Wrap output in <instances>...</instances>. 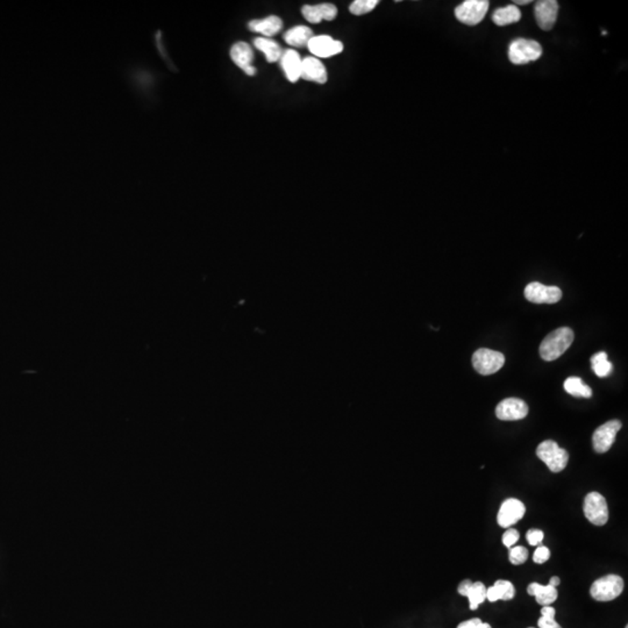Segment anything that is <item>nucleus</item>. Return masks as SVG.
I'll use <instances>...</instances> for the list:
<instances>
[{
  "instance_id": "obj_1",
  "label": "nucleus",
  "mask_w": 628,
  "mask_h": 628,
  "mask_svg": "<svg viewBox=\"0 0 628 628\" xmlns=\"http://www.w3.org/2000/svg\"><path fill=\"white\" fill-rule=\"evenodd\" d=\"M574 332L569 327H560L548 334L540 345L538 353L547 362L555 361L567 352L574 341Z\"/></svg>"
},
{
  "instance_id": "obj_32",
  "label": "nucleus",
  "mask_w": 628,
  "mask_h": 628,
  "mask_svg": "<svg viewBox=\"0 0 628 628\" xmlns=\"http://www.w3.org/2000/svg\"><path fill=\"white\" fill-rule=\"evenodd\" d=\"M526 538L531 546H538L543 540V532L540 529H529L526 534Z\"/></svg>"
},
{
  "instance_id": "obj_19",
  "label": "nucleus",
  "mask_w": 628,
  "mask_h": 628,
  "mask_svg": "<svg viewBox=\"0 0 628 628\" xmlns=\"http://www.w3.org/2000/svg\"><path fill=\"white\" fill-rule=\"evenodd\" d=\"M528 595L534 596L538 604L542 606H550V604H553L557 600V590L552 585H541L538 583H532L528 585Z\"/></svg>"
},
{
  "instance_id": "obj_14",
  "label": "nucleus",
  "mask_w": 628,
  "mask_h": 628,
  "mask_svg": "<svg viewBox=\"0 0 628 628\" xmlns=\"http://www.w3.org/2000/svg\"><path fill=\"white\" fill-rule=\"evenodd\" d=\"M230 58L233 60L234 63L239 68L244 70V74L248 76H255L256 69L253 63L254 60V53L251 46L247 42H237L230 49Z\"/></svg>"
},
{
  "instance_id": "obj_8",
  "label": "nucleus",
  "mask_w": 628,
  "mask_h": 628,
  "mask_svg": "<svg viewBox=\"0 0 628 628\" xmlns=\"http://www.w3.org/2000/svg\"><path fill=\"white\" fill-rule=\"evenodd\" d=\"M525 297L534 304H555L562 298L560 287H547L538 282H533L525 287Z\"/></svg>"
},
{
  "instance_id": "obj_15",
  "label": "nucleus",
  "mask_w": 628,
  "mask_h": 628,
  "mask_svg": "<svg viewBox=\"0 0 628 628\" xmlns=\"http://www.w3.org/2000/svg\"><path fill=\"white\" fill-rule=\"evenodd\" d=\"M302 15L311 24H319L323 20L332 22L338 15V8L333 4L305 5Z\"/></svg>"
},
{
  "instance_id": "obj_33",
  "label": "nucleus",
  "mask_w": 628,
  "mask_h": 628,
  "mask_svg": "<svg viewBox=\"0 0 628 628\" xmlns=\"http://www.w3.org/2000/svg\"><path fill=\"white\" fill-rule=\"evenodd\" d=\"M457 628H492L490 625L483 622L481 619L474 618L470 620L464 621L457 626Z\"/></svg>"
},
{
  "instance_id": "obj_26",
  "label": "nucleus",
  "mask_w": 628,
  "mask_h": 628,
  "mask_svg": "<svg viewBox=\"0 0 628 628\" xmlns=\"http://www.w3.org/2000/svg\"><path fill=\"white\" fill-rule=\"evenodd\" d=\"M591 366H593L595 373L600 378L609 376L612 373V370H613V366H612V363L609 362L607 354L605 352L595 354L591 357Z\"/></svg>"
},
{
  "instance_id": "obj_29",
  "label": "nucleus",
  "mask_w": 628,
  "mask_h": 628,
  "mask_svg": "<svg viewBox=\"0 0 628 628\" xmlns=\"http://www.w3.org/2000/svg\"><path fill=\"white\" fill-rule=\"evenodd\" d=\"M510 562L514 566H519V564H523L527 561L528 559V550L527 548H525L523 546L518 547H512L510 548Z\"/></svg>"
},
{
  "instance_id": "obj_25",
  "label": "nucleus",
  "mask_w": 628,
  "mask_h": 628,
  "mask_svg": "<svg viewBox=\"0 0 628 628\" xmlns=\"http://www.w3.org/2000/svg\"><path fill=\"white\" fill-rule=\"evenodd\" d=\"M464 596L468 597L469 600L470 610H477L478 606L486 600V588L482 582L471 583Z\"/></svg>"
},
{
  "instance_id": "obj_9",
  "label": "nucleus",
  "mask_w": 628,
  "mask_h": 628,
  "mask_svg": "<svg viewBox=\"0 0 628 628\" xmlns=\"http://www.w3.org/2000/svg\"><path fill=\"white\" fill-rule=\"evenodd\" d=\"M620 421H610L597 428L593 435V445L595 452L604 454L609 452L616 441L618 432L620 431Z\"/></svg>"
},
{
  "instance_id": "obj_36",
  "label": "nucleus",
  "mask_w": 628,
  "mask_h": 628,
  "mask_svg": "<svg viewBox=\"0 0 628 628\" xmlns=\"http://www.w3.org/2000/svg\"><path fill=\"white\" fill-rule=\"evenodd\" d=\"M529 3H531L529 0H516V1H514V4L516 5H528Z\"/></svg>"
},
{
  "instance_id": "obj_7",
  "label": "nucleus",
  "mask_w": 628,
  "mask_h": 628,
  "mask_svg": "<svg viewBox=\"0 0 628 628\" xmlns=\"http://www.w3.org/2000/svg\"><path fill=\"white\" fill-rule=\"evenodd\" d=\"M583 511L585 518L596 526H604L609 520L606 499L600 492H590L585 497Z\"/></svg>"
},
{
  "instance_id": "obj_16",
  "label": "nucleus",
  "mask_w": 628,
  "mask_h": 628,
  "mask_svg": "<svg viewBox=\"0 0 628 628\" xmlns=\"http://www.w3.org/2000/svg\"><path fill=\"white\" fill-rule=\"evenodd\" d=\"M280 61L287 78L291 83L298 82L300 75H302L303 65V60L298 53L294 49H287L284 51Z\"/></svg>"
},
{
  "instance_id": "obj_35",
  "label": "nucleus",
  "mask_w": 628,
  "mask_h": 628,
  "mask_svg": "<svg viewBox=\"0 0 628 628\" xmlns=\"http://www.w3.org/2000/svg\"><path fill=\"white\" fill-rule=\"evenodd\" d=\"M561 579L557 577V576H553V577L550 578V585L554 586V588H557L559 585H560Z\"/></svg>"
},
{
  "instance_id": "obj_22",
  "label": "nucleus",
  "mask_w": 628,
  "mask_h": 628,
  "mask_svg": "<svg viewBox=\"0 0 628 628\" xmlns=\"http://www.w3.org/2000/svg\"><path fill=\"white\" fill-rule=\"evenodd\" d=\"M254 44L260 51H262L266 56V61L269 63H275L280 61L284 51L280 48V44L276 41L269 39V37H257L254 40Z\"/></svg>"
},
{
  "instance_id": "obj_27",
  "label": "nucleus",
  "mask_w": 628,
  "mask_h": 628,
  "mask_svg": "<svg viewBox=\"0 0 628 628\" xmlns=\"http://www.w3.org/2000/svg\"><path fill=\"white\" fill-rule=\"evenodd\" d=\"M557 611L554 607L543 606L541 610V618L538 619V626L540 628H562L560 624L555 620Z\"/></svg>"
},
{
  "instance_id": "obj_3",
  "label": "nucleus",
  "mask_w": 628,
  "mask_h": 628,
  "mask_svg": "<svg viewBox=\"0 0 628 628\" xmlns=\"http://www.w3.org/2000/svg\"><path fill=\"white\" fill-rule=\"evenodd\" d=\"M536 455L542 462L546 464L553 473H560L567 467L569 461V454L567 450L561 448L557 442L552 440H546L541 442L536 449Z\"/></svg>"
},
{
  "instance_id": "obj_18",
  "label": "nucleus",
  "mask_w": 628,
  "mask_h": 628,
  "mask_svg": "<svg viewBox=\"0 0 628 628\" xmlns=\"http://www.w3.org/2000/svg\"><path fill=\"white\" fill-rule=\"evenodd\" d=\"M248 28L251 29V32L262 34L263 37L270 39L271 36L276 35L277 33L282 31L283 22L277 15H270L268 18L253 20L248 24Z\"/></svg>"
},
{
  "instance_id": "obj_5",
  "label": "nucleus",
  "mask_w": 628,
  "mask_h": 628,
  "mask_svg": "<svg viewBox=\"0 0 628 628\" xmlns=\"http://www.w3.org/2000/svg\"><path fill=\"white\" fill-rule=\"evenodd\" d=\"M489 6L488 0H466L455 8L456 19L464 25H478L488 13Z\"/></svg>"
},
{
  "instance_id": "obj_30",
  "label": "nucleus",
  "mask_w": 628,
  "mask_h": 628,
  "mask_svg": "<svg viewBox=\"0 0 628 628\" xmlns=\"http://www.w3.org/2000/svg\"><path fill=\"white\" fill-rule=\"evenodd\" d=\"M519 532L517 529H514V528H509L504 535H502V543L507 547V548H511V547H514L516 543H517L518 540H519Z\"/></svg>"
},
{
  "instance_id": "obj_10",
  "label": "nucleus",
  "mask_w": 628,
  "mask_h": 628,
  "mask_svg": "<svg viewBox=\"0 0 628 628\" xmlns=\"http://www.w3.org/2000/svg\"><path fill=\"white\" fill-rule=\"evenodd\" d=\"M526 507L520 500L516 498L507 499L499 509L497 521L502 528H511L518 521L524 518Z\"/></svg>"
},
{
  "instance_id": "obj_24",
  "label": "nucleus",
  "mask_w": 628,
  "mask_h": 628,
  "mask_svg": "<svg viewBox=\"0 0 628 628\" xmlns=\"http://www.w3.org/2000/svg\"><path fill=\"white\" fill-rule=\"evenodd\" d=\"M564 390L569 395L578 397V398H590L593 396V390L588 385H585L579 377H569L564 382Z\"/></svg>"
},
{
  "instance_id": "obj_11",
  "label": "nucleus",
  "mask_w": 628,
  "mask_h": 628,
  "mask_svg": "<svg viewBox=\"0 0 628 628\" xmlns=\"http://www.w3.org/2000/svg\"><path fill=\"white\" fill-rule=\"evenodd\" d=\"M528 414V406L524 400L518 398L504 399L495 407V416L499 421H521Z\"/></svg>"
},
{
  "instance_id": "obj_6",
  "label": "nucleus",
  "mask_w": 628,
  "mask_h": 628,
  "mask_svg": "<svg viewBox=\"0 0 628 628\" xmlns=\"http://www.w3.org/2000/svg\"><path fill=\"white\" fill-rule=\"evenodd\" d=\"M505 364V356L502 353L488 348L476 350L473 355V366L481 375L489 376L497 373Z\"/></svg>"
},
{
  "instance_id": "obj_23",
  "label": "nucleus",
  "mask_w": 628,
  "mask_h": 628,
  "mask_svg": "<svg viewBox=\"0 0 628 628\" xmlns=\"http://www.w3.org/2000/svg\"><path fill=\"white\" fill-rule=\"evenodd\" d=\"M521 12L516 5L499 8L492 15V22L497 26H507L520 22Z\"/></svg>"
},
{
  "instance_id": "obj_21",
  "label": "nucleus",
  "mask_w": 628,
  "mask_h": 628,
  "mask_svg": "<svg viewBox=\"0 0 628 628\" xmlns=\"http://www.w3.org/2000/svg\"><path fill=\"white\" fill-rule=\"evenodd\" d=\"M313 36L312 29L307 26H296L284 34V40L292 47L302 48L309 44Z\"/></svg>"
},
{
  "instance_id": "obj_12",
  "label": "nucleus",
  "mask_w": 628,
  "mask_h": 628,
  "mask_svg": "<svg viewBox=\"0 0 628 628\" xmlns=\"http://www.w3.org/2000/svg\"><path fill=\"white\" fill-rule=\"evenodd\" d=\"M307 48L316 58H327L342 53L343 44L328 35L313 36Z\"/></svg>"
},
{
  "instance_id": "obj_34",
  "label": "nucleus",
  "mask_w": 628,
  "mask_h": 628,
  "mask_svg": "<svg viewBox=\"0 0 628 628\" xmlns=\"http://www.w3.org/2000/svg\"><path fill=\"white\" fill-rule=\"evenodd\" d=\"M471 583L473 582L469 581V579H466V581L462 582L461 584L459 585V593L461 596H464L466 593H467V590L469 589V586H470Z\"/></svg>"
},
{
  "instance_id": "obj_13",
  "label": "nucleus",
  "mask_w": 628,
  "mask_h": 628,
  "mask_svg": "<svg viewBox=\"0 0 628 628\" xmlns=\"http://www.w3.org/2000/svg\"><path fill=\"white\" fill-rule=\"evenodd\" d=\"M559 3L555 0H540L534 8L535 19L540 28L550 31L553 28L559 15Z\"/></svg>"
},
{
  "instance_id": "obj_17",
  "label": "nucleus",
  "mask_w": 628,
  "mask_h": 628,
  "mask_svg": "<svg viewBox=\"0 0 628 628\" xmlns=\"http://www.w3.org/2000/svg\"><path fill=\"white\" fill-rule=\"evenodd\" d=\"M300 78L309 80V82L318 83V84H325L327 82V71L323 62L314 56L304 58Z\"/></svg>"
},
{
  "instance_id": "obj_4",
  "label": "nucleus",
  "mask_w": 628,
  "mask_h": 628,
  "mask_svg": "<svg viewBox=\"0 0 628 628\" xmlns=\"http://www.w3.org/2000/svg\"><path fill=\"white\" fill-rule=\"evenodd\" d=\"M624 579L618 575H607L593 582L590 595L598 602H611L624 591Z\"/></svg>"
},
{
  "instance_id": "obj_2",
  "label": "nucleus",
  "mask_w": 628,
  "mask_h": 628,
  "mask_svg": "<svg viewBox=\"0 0 628 628\" xmlns=\"http://www.w3.org/2000/svg\"><path fill=\"white\" fill-rule=\"evenodd\" d=\"M541 56V44L534 40H514L509 47V58L511 63L516 65H528L531 62L536 61Z\"/></svg>"
},
{
  "instance_id": "obj_31",
  "label": "nucleus",
  "mask_w": 628,
  "mask_h": 628,
  "mask_svg": "<svg viewBox=\"0 0 628 628\" xmlns=\"http://www.w3.org/2000/svg\"><path fill=\"white\" fill-rule=\"evenodd\" d=\"M550 550L546 546H540L536 548L533 555V561L535 563L543 564L550 560Z\"/></svg>"
},
{
  "instance_id": "obj_37",
  "label": "nucleus",
  "mask_w": 628,
  "mask_h": 628,
  "mask_svg": "<svg viewBox=\"0 0 628 628\" xmlns=\"http://www.w3.org/2000/svg\"><path fill=\"white\" fill-rule=\"evenodd\" d=\"M529 628H533V627H529Z\"/></svg>"
},
{
  "instance_id": "obj_28",
  "label": "nucleus",
  "mask_w": 628,
  "mask_h": 628,
  "mask_svg": "<svg viewBox=\"0 0 628 628\" xmlns=\"http://www.w3.org/2000/svg\"><path fill=\"white\" fill-rule=\"evenodd\" d=\"M380 4L378 0H355L349 6V11L354 15H363L369 13Z\"/></svg>"
},
{
  "instance_id": "obj_20",
  "label": "nucleus",
  "mask_w": 628,
  "mask_h": 628,
  "mask_svg": "<svg viewBox=\"0 0 628 628\" xmlns=\"http://www.w3.org/2000/svg\"><path fill=\"white\" fill-rule=\"evenodd\" d=\"M516 595V590L511 582L499 579L492 585L491 588L486 589V600L491 603L498 602V600H514Z\"/></svg>"
}]
</instances>
